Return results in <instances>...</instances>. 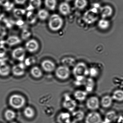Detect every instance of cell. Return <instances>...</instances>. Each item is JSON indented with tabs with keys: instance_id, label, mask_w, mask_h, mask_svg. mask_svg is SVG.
<instances>
[{
	"instance_id": "obj_1",
	"label": "cell",
	"mask_w": 123,
	"mask_h": 123,
	"mask_svg": "<svg viewBox=\"0 0 123 123\" xmlns=\"http://www.w3.org/2000/svg\"><path fill=\"white\" fill-rule=\"evenodd\" d=\"M63 19L59 14H53L49 18L48 26L51 31L56 32L61 29L63 25Z\"/></svg>"
},
{
	"instance_id": "obj_9",
	"label": "cell",
	"mask_w": 123,
	"mask_h": 123,
	"mask_svg": "<svg viewBox=\"0 0 123 123\" xmlns=\"http://www.w3.org/2000/svg\"><path fill=\"white\" fill-rule=\"evenodd\" d=\"M26 65L23 62L14 65L11 68V71L14 76L16 77L22 76L24 75L25 72Z\"/></svg>"
},
{
	"instance_id": "obj_38",
	"label": "cell",
	"mask_w": 123,
	"mask_h": 123,
	"mask_svg": "<svg viewBox=\"0 0 123 123\" xmlns=\"http://www.w3.org/2000/svg\"><path fill=\"white\" fill-rule=\"evenodd\" d=\"M7 32L5 27L0 24V39L4 38Z\"/></svg>"
},
{
	"instance_id": "obj_22",
	"label": "cell",
	"mask_w": 123,
	"mask_h": 123,
	"mask_svg": "<svg viewBox=\"0 0 123 123\" xmlns=\"http://www.w3.org/2000/svg\"><path fill=\"white\" fill-rule=\"evenodd\" d=\"M87 94L88 93L85 91L76 90L74 93V97L76 100L79 102H82L86 99L87 97Z\"/></svg>"
},
{
	"instance_id": "obj_2",
	"label": "cell",
	"mask_w": 123,
	"mask_h": 123,
	"mask_svg": "<svg viewBox=\"0 0 123 123\" xmlns=\"http://www.w3.org/2000/svg\"><path fill=\"white\" fill-rule=\"evenodd\" d=\"M9 105L14 109L19 110L22 108L26 104L25 98L21 95L14 94L9 97L8 100Z\"/></svg>"
},
{
	"instance_id": "obj_46",
	"label": "cell",
	"mask_w": 123,
	"mask_h": 123,
	"mask_svg": "<svg viewBox=\"0 0 123 123\" xmlns=\"http://www.w3.org/2000/svg\"></svg>"
},
{
	"instance_id": "obj_29",
	"label": "cell",
	"mask_w": 123,
	"mask_h": 123,
	"mask_svg": "<svg viewBox=\"0 0 123 123\" xmlns=\"http://www.w3.org/2000/svg\"><path fill=\"white\" fill-rule=\"evenodd\" d=\"M26 11L25 9L20 8H16L13 10V14L16 18L21 19L26 14Z\"/></svg>"
},
{
	"instance_id": "obj_25",
	"label": "cell",
	"mask_w": 123,
	"mask_h": 123,
	"mask_svg": "<svg viewBox=\"0 0 123 123\" xmlns=\"http://www.w3.org/2000/svg\"><path fill=\"white\" fill-rule=\"evenodd\" d=\"M62 65L69 68L74 66L76 64L75 59L72 57H67L63 58L62 60Z\"/></svg>"
},
{
	"instance_id": "obj_5",
	"label": "cell",
	"mask_w": 123,
	"mask_h": 123,
	"mask_svg": "<svg viewBox=\"0 0 123 123\" xmlns=\"http://www.w3.org/2000/svg\"><path fill=\"white\" fill-rule=\"evenodd\" d=\"M71 74L69 68L66 66H58L55 69V75L56 77L62 80H65L68 78Z\"/></svg>"
},
{
	"instance_id": "obj_43",
	"label": "cell",
	"mask_w": 123,
	"mask_h": 123,
	"mask_svg": "<svg viewBox=\"0 0 123 123\" xmlns=\"http://www.w3.org/2000/svg\"><path fill=\"white\" fill-rule=\"evenodd\" d=\"M65 0L66 1V2H69V1H72V0Z\"/></svg>"
},
{
	"instance_id": "obj_17",
	"label": "cell",
	"mask_w": 123,
	"mask_h": 123,
	"mask_svg": "<svg viewBox=\"0 0 123 123\" xmlns=\"http://www.w3.org/2000/svg\"><path fill=\"white\" fill-rule=\"evenodd\" d=\"M6 42L9 46H13L20 44L21 42V40L18 36L11 35L7 38Z\"/></svg>"
},
{
	"instance_id": "obj_35",
	"label": "cell",
	"mask_w": 123,
	"mask_h": 123,
	"mask_svg": "<svg viewBox=\"0 0 123 123\" xmlns=\"http://www.w3.org/2000/svg\"><path fill=\"white\" fill-rule=\"evenodd\" d=\"M86 79V77L82 76L75 77V80L74 81V84L78 86L84 85Z\"/></svg>"
},
{
	"instance_id": "obj_15",
	"label": "cell",
	"mask_w": 123,
	"mask_h": 123,
	"mask_svg": "<svg viewBox=\"0 0 123 123\" xmlns=\"http://www.w3.org/2000/svg\"><path fill=\"white\" fill-rule=\"evenodd\" d=\"M59 12L62 15L66 16L71 12V7L68 2H63L60 4L58 8Z\"/></svg>"
},
{
	"instance_id": "obj_13",
	"label": "cell",
	"mask_w": 123,
	"mask_h": 123,
	"mask_svg": "<svg viewBox=\"0 0 123 123\" xmlns=\"http://www.w3.org/2000/svg\"><path fill=\"white\" fill-rule=\"evenodd\" d=\"M71 116L69 113L62 112L57 117V120L58 123H70Z\"/></svg>"
},
{
	"instance_id": "obj_21",
	"label": "cell",
	"mask_w": 123,
	"mask_h": 123,
	"mask_svg": "<svg viewBox=\"0 0 123 123\" xmlns=\"http://www.w3.org/2000/svg\"><path fill=\"white\" fill-rule=\"evenodd\" d=\"M42 4V0H30L26 10L33 11L35 9L39 8L41 6Z\"/></svg>"
},
{
	"instance_id": "obj_30",
	"label": "cell",
	"mask_w": 123,
	"mask_h": 123,
	"mask_svg": "<svg viewBox=\"0 0 123 123\" xmlns=\"http://www.w3.org/2000/svg\"><path fill=\"white\" fill-rule=\"evenodd\" d=\"M4 116L6 120L9 121H12L16 118V113L12 110L8 109L4 112Z\"/></svg>"
},
{
	"instance_id": "obj_42",
	"label": "cell",
	"mask_w": 123,
	"mask_h": 123,
	"mask_svg": "<svg viewBox=\"0 0 123 123\" xmlns=\"http://www.w3.org/2000/svg\"><path fill=\"white\" fill-rule=\"evenodd\" d=\"M16 24L19 26L21 27L22 26V25H24V21L22 20L21 19H18V20L16 22Z\"/></svg>"
},
{
	"instance_id": "obj_27",
	"label": "cell",
	"mask_w": 123,
	"mask_h": 123,
	"mask_svg": "<svg viewBox=\"0 0 123 123\" xmlns=\"http://www.w3.org/2000/svg\"><path fill=\"white\" fill-rule=\"evenodd\" d=\"M30 73L31 76L35 78H39L43 76L42 70L37 66H34L31 68Z\"/></svg>"
},
{
	"instance_id": "obj_26",
	"label": "cell",
	"mask_w": 123,
	"mask_h": 123,
	"mask_svg": "<svg viewBox=\"0 0 123 123\" xmlns=\"http://www.w3.org/2000/svg\"><path fill=\"white\" fill-rule=\"evenodd\" d=\"M111 97L113 100L118 102H123V90L121 89L116 90Z\"/></svg>"
},
{
	"instance_id": "obj_11",
	"label": "cell",
	"mask_w": 123,
	"mask_h": 123,
	"mask_svg": "<svg viewBox=\"0 0 123 123\" xmlns=\"http://www.w3.org/2000/svg\"><path fill=\"white\" fill-rule=\"evenodd\" d=\"M102 121L99 113L95 111L87 114L85 118V123H101Z\"/></svg>"
},
{
	"instance_id": "obj_31",
	"label": "cell",
	"mask_w": 123,
	"mask_h": 123,
	"mask_svg": "<svg viewBox=\"0 0 123 123\" xmlns=\"http://www.w3.org/2000/svg\"><path fill=\"white\" fill-rule=\"evenodd\" d=\"M37 17L42 21H44L49 17V13L48 11L45 9H40L37 12Z\"/></svg>"
},
{
	"instance_id": "obj_6",
	"label": "cell",
	"mask_w": 123,
	"mask_h": 123,
	"mask_svg": "<svg viewBox=\"0 0 123 123\" xmlns=\"http://www.w3.org/2000/svg\"><path fill=\"white\" fill-rule=\"evenodd\" d=\"M77 105L76 100L72 98L69 95L67 94L64 95L62 103L64 108L72 112L76 109Z\"/></svg>"
},
{
	"instance_id": "obj_4",
	"label": "cell",
	"mask_w": 123,
	"mask_h": 123,
	"mask_svg": "<svg viewBox=\"0 0 123 123\" xmlns=\"http://www.w3.org/2000/svg\"><path fill=\"white\" fill-rule=\"evenodd\" d=\"M72 73L74 77L89 75V68L85 63L80 62L76 64L73 68Z\"/></svg>"
},
{
	"instance_id": "obj_32",
	"label": "cell",
	"mask_w": 123,
	"mask_h": 123,
	"mask_svg": "<svg viewBox=\"0 0 123 123\" xmlns=\"http://www.w3.org/2000/svg\"><path fill=\"white\" fill-rule=\"evenodd\" d=\"M87 5V0H75L74 6L76 8L82 10L86 7Z\"/></svg>"
},
{
	"instance_id": "obj_45",
	"label": "cell",
	"mask_w": 123,
	"mask_h": 123,
	"mask_svg": "<svg viewBox=\"0 0 123 123\" xmlns=\"http://www.w3.org/2000/svg\"><path fill=\"white\" fill-rule=\"evenodd\" d=\"M16 123V122H12V123Z\"/></svg>"
},
{
	"instance_id": "obj_7",
	"label": "cell",
	"mask_w": 123,
	"mask_h": 123,
	"mask_svg": "<svg viewBox=\"0 0 123 123\" xmlns=\"http://www.w3.org/2000/svg\"><path fill=\"white\" fill-rule=\"evenodd\" d=\"M26 54V50L24 48L22 47H18L13 50L12 56L15 60L22 62L25 59Z\"/></svg>"
},
{
	"instance_id": "obj_39",
	"label": "cell",
	"mask_w": 123,
	"mask_h": 123,
	"mask_svg": "<svg viewBox=\"0 0 123 123\" xmlns=\"http://www.w3.org/2000/svg\"><path fill=\"white\" fill-rule=\"evenodd\" d=\"M35 60L32 57H29L25 59V64L26 66H29L31 65L35 61Z\"/></svg>"
},
{
	"instance_id": "obj_37",
	"label": "cell",
	"mask_w": 123,
	"mask_h": 123,
	"mask_svg": "<svg viewBox=\"0 0 123 123\" xmlns=\"http://www.w3.org/2000/svg\"><path fill=\"white\" fill-rule=\"evenodd\" d=\"M99 74V71L97 68L91 67L89 69V75L91 78H94L97 76Z\"/></svg>"
},
{
	"instance_id": "obj_3",
	"label": "cell",
	"mask_w": 123,
	"mask_h": 123,
	"mask_svg": "<svg viewBox=\"0 0 123 123\" xmlns=\"http://www.w3.org/2000/svg\"><path fill=\"white\" fill-rule=\"evenodd\" d=\"M99 9L93 7L86 11L83 14L82 19L84 21L88 24H91L95 22L98 18Z\"/></svg>"
},
{
	"instance_id": "obj_34",
	"label": "cell",
	"mask_w": 123,
	"mask_h": 123,
	"mask_svg": "<svg viewBox=\"0 0 123 123\" xmlns=\"http://www.w3.org/2000/svg\"><path fill=\"white\" fill-rule=\"evenodd\" d=\"M110 23L109 21L105 19H100L98 22V26L101 29H107L110 26Z\"/></svg>"
},
{
	"instance_id": "obj_33",
	"label": "cell",
	"mask_w": 123,
	"mask_h": 123,
	"mask_svg": "<svg viewBox=\"0 0 123 123\" xmlns=\"http://www.w3.org/2000/svg\"><path fill=\"white\" fill-rule=\"evenodd\" d=\"M44 4L46 8L51 11H54L56 8L57 0H44Z\"/></svg>"
},
{
	"instance_id": "obj_40",
	"label": "cell",
	"mask_w": 123,
	"mask_h": 123,
	"mask_svg": "<svg viewBox=\"0 0 123 123\" xmlns=\"http://www.w3.org/2000/svg\"><path fill=\"white\" fill-rule=\"evenodd\" d=\"M11 4L9 0H0V5L4 6L6 9Z\"/></svg>"
},
{
	"instance_id": "obj_36",
	"label": "cell",
	"mask_w": 123,
	"mask_h": 123,
	"mask_svg": "<svg viewBox=\"0 0 123 123\" xmlns=\"http://www.w3.org/2000/svg\"><path fill=\"white\" fill-rule=\"evenodd\" d=\"M31 33L26 29H23L21 33V38L24 40H27L31 37Z\"/></svg>"
},
{
	"instance_id": "obj_41",
	"label": "cell",
	"mask_w": 123,
	"mask_h": 123,
	"mask_svg": "<svg viewBox=\"0 0 123 123\" xmlns=\"http://www.w3.org/2000/svg\"><path fill=\"white\" fill-rule=\"evenodd\" d=\"M27 0H14L15 3L19 5H23L25 3Z\"/></svg>"
},
{
	"instance_id": "obj_14",
	"label": "cell",
	"mask_w": 123,
	"mask_h": 123,
	"mask_svg": "<svg viewBox=\"0 0 123 123\" xmlns=\"http://www.w3.org/2000/svg\"><path fill=\"white\" fill-rule=\"evenodd\" d=\"M100 11L103 19H105L112 15L113 12V10L112 8L110 6L106 5L103 7H101Z\"/></svg>"
},
{
	"instance_id": "obj_20",
	"label": "cell",
	"mask_w": 123,
	"mask_h": 123,
	"mask_svg": "<svg viewBox=\"0 0 123 123\" xmlns=\"http://www.w3.org/2000/svg\"><path fill=\"white\" fill-rule=\"evenodd\" d=\"M113 99L112 97L110 95H106L104 96L101 99V105L104 108H108L110 107L113 103Z\"/></svg>"
},
{
	"instance_id": "obj_12",
	"label": "cell",
	"mask_w": 123,
	"mask_h": 123,
	"mask_svg": "<svg viewBox=\"0 0 123 123\" xmlns=\"http://www.w3.org/2000/svg\"><path fill=\"white\" fill-rule=\"evenodd\" d=\"M41 67L45 72L50 73L55 69V65L54 62L49 60H45L41 63Z\"/></svg>"
},
{
	"instance_id": "obj_10",
	"label": "cell",
	"mask_w": 123,
	"mask_h": 123,
	"mask_svg": "<svg viewBox=\"0 0 123 123\" xmlns=\"http://www.w3.org/2000/svg\"><path fill=\"white\" fill-rule=\"evenodd\" d=\"M25 49L31 53L36 52L39 50V45L37 40L32 39L29 40L25 45Z\"/></svg>"
},
{
	"instance_id": "obj_18",
	"label": "cell",
	"mask_w": 123,
	"mask_h": 123,
	"mask_svg": "<svg viewBox=\"0 0 123 123\" xmlns=\"http://www.w3.org/2000/svg\"><path fill=\"white\" fill-rule=\"evenodd\" d=\"M117 118L116 113L114 111H109L105 115V118L103 121L101 123H111Z\"/></svg>"
},
{
	"instance_id": "obj_24",
	"label": "cell",
	"mask_w": 123,
	"mask_h": 123,
	"mask_svg": "<svg viewBox=\"0 0 123 123\" xmlns=\"http://www.w3.org/2000/svg\"><path fill=\"white\" fill-rule=\"evenodd\" d=\"M72 116L75 122H79L84 119L85 117L84 113L82 110H78L72 112Z\"/></svg>"
},
{
	"instance_id": "obj_16",
	"label": "cell",
	"mask_w": 123,
	"mask_h": 123,
	"mask_svg": "<svg viewBox=\"0 0 123 123\" xmlns=\"http://www.w3.org/2000/svg\"><path fill=\"white\" fill-rule=\"evenodd\" d=\"M11 71V69L10 66L5 63H0V76H8Z\"/></svg>"
},
{
	"instance_id": "obj_28",
	"label": "cell",
	"mask_w": 123,
	"mask_h": 123,
	"mask_svg": "<svg viewBox=\"0 0 123 123\" xmlns=\"http://www.w3.org/2000/svg\"><path fill=\"white\" fill-rule=\"evenodd\" d=\"M23 114L27 118L31 119L34 117L35 112L32 108L29 106L25 108L23 111Z\"/></svg>"
},
{
	"instance_id": "obj_23",
	"label": "cell",
	"mask_w": 123,
	"mask_h": 123,
	"mask_svg": "<svg viewBox=\"0 0 123 123\" xmlns=\"http://www.w3.org/2000/svg\"><path fill=\"white\" fill-rule=\"evenodd\" d=\"M26 19L27 23L30 24H34L37 20V16L33 11H28L26 13Z\"/></svg>"
},
{
	"instance_id": "obj_19",
	"label": "cell",
	"mask_w": 123,
	"mask_h": 123,
	"mask_svg": "<svg viewBox=\"0 0 123 123\" xmlns=\"http://www.w3.org/2000/svg\"><path fill=\"white\" fill-rule=\"evenodd\" d=\"M84 86L85 88V91L88 93H91L94 90L95 86V82L92 78H87L86 79Z\"/></svg>"
},
{
	"instance_id": "obj_8",
	"label": "cell",
	"mask_w": 123,
	"mask_h": 123,
	"mask_svg": "<svg viewBox=\"0 0 123 123\" xmlns=\"http://www.w3.org/2000/svg\"><path fill=\"white\" fill-rule=\"evenodd\" d=\"M100 102L97 97L92 96L88 98L86 102V106L89 110H96L99 107Z\"/></svg>"
},
{
	"instance_id": "obj_44",
	"label": "cell",
	"mask_w": 123,
	"mask_h": 123,
	"mask_svg": "<svg viewBox=\"0 0 123 123\" xmlns=\"http://www.w3.org/2000/svg\"><path fill=\"white\" fill-rule=\"evenodd\" d=\"M77 122H75V121H73L72 122H71V123H77Z\"/></svg>"
}]
</instances>
